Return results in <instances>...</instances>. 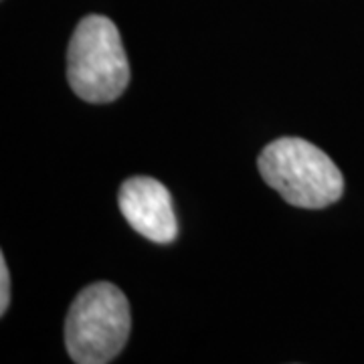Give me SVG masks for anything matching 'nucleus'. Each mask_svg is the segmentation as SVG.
<instances>
[{"mask_svg":"<svg viewBox=\"0 0 364 364\" xmlns=\"http://www.w3.org/2000/svg\"><path fill=\"white\" fill-rule=\"evenodd\" d=\"M263 181L284 200L299 208H324L336 203L344 178L332 158L301 138H279L259 156Z\"/></svg>","mask_w":364,"mask_h":364,"instance_id":"obj_1","label":"nucleus"},{"mask_svg":"<svg viewBox=\"0 0 364 364\" xmlns=\"http://www.w3.org/2000/svg\"><path fill=\"white\" fill-rule=\"evenodd\" d=\"M67 79L71 90L90 104L114 102L128 87V57L109 18L90 14L79 23L69 43Z\"/></svg>","mask_w":364,"mask_h":364,"instance_id":"obj_2","label":"nucleus"},{"mask_svg":"<svg viewBox=\"0 0 364 364\" xmlns=\"http://www.w3.org/2000/svg\"><path fill=\"white\" fill-rule=\"evenodd\" d=\"M130 304L119 287L93 284L73 299L65 324V344L77 364L112 363L130 336Z\"/></svg>","mask_w":364,"mask_h":364,"instance_id":"obj_3","label":"nucleus"},{"mask_svg":"<svg viewBox=\"0 0 364 364\" xmlns=\"http://www.w3.org/2000/svg\"><path fill=\"white\" fill-rule=\"evenodd\" d=\"M119 210L136 233L154 243H172L178 235L168 188L148 176H134L119 188Z\"/></svg>","mask_w":364,"mask_h":364,"instance_id":"obj_4","label":"nucleus"},{"mask_svg":"<svg viewBox=\"0 0 364 364\" xmlns=\"http://www.w3.org/2000/svg\"><path fill=\"white\" fill-rule=\"evenodd\" d=\"M11 301V277H9V267L4 255H0V314L4 316L9 310Z\"/></svg>","mask_w":364,"mask_h":364,"instance_id":"obj_5","label":"nucleus"}]
</instances>
